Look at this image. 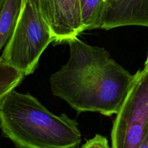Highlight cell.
Instances as JSON below:
<instances>
[{"label":"cell","mask_w":148,"mask_h":148,"mask_svg":"<svg viewBox=\"0 0 148 148\" xmlns=\"http://www.w3.org/2000/svg\"><path fill=\"white\" fill-rule=\"evenodd\" d=\"M68 62L49 79L52 94L78 113L116 115L134 80L132 75L102 47L78 37L68 41Z\"/></svg>","instance_id":"cell-1"},{"label":"cell","mask_w":148,"mask_h":148,"mask_svg":"<svg viewBox=\"0 0 148 148\" xmlns=\"http://www.w3.org/2000/svg\"><path fill=\"white\" fill-rule=\"evenodd\" d=\"M0 129L18 148H79L82 142L76 121L15 90L0 104Z\"/></svg>","instance_id":"cell-2"},{"label":"cell","mask_w":148,"mask_h":148,"mask_svg":"<svg viewBox=\"0 0 148 148\" xmlns=\"http://www.w3.org/2000/svg\"><path fill=\"white\" fill-rule=\"evenodd\" d=\"M53 42L50 26L27 1L1 58L26 76L33 73L48 45Z\"/></svg>","instance_id":"cell-3"},{"label":"cell","mask_w":148,"mask_h":148,"mask_svg":"<svg viewBox=\"0 0 148 148\" xmlns=\"http://www.w3.org/2000/svg\"><path fill=\"white\" fill-rule=\"evenodd\" d=\"M148 126V71H138L111 131V148H138Z\"/></svg>","instance_id":"cell-4"},{"label":"cell","mask_w":148,"mask_h":148,"mask_svg":"<svg viewBox=\"0 0 148 148\" xmlns=\"http://www.w3.org/2000/svg\"><path fill=\"white\" fill-rule=\"evenodd\" d=\"M127 25L148 27V0H112L107 3L99 28Z\"/></svg>","instance_id":"cell-5"},{"label":"cell","mask_w":148,"mask_h":148,"mask_svg":"<svg viewBox=\"0 0 148 148\" xmlns=\"http://www.w3.org/2000/svg\"><path fill=\"white\" fill-rule=\"evenodd\" d=\"M53 42H67L82 32L80 0H52Z\"/></svg>","instance_id":"cell-6"},{"label":"cell","mask_w":148,"mask_h":148,"mask_svg":"<svg viewBox=\"0 0 148 148\" xmlns=\"http://www.w3.org/2000/svg\"><path fill=\"white\" fill-rule=\"evenodd\" d=\"M23 0H5L0 10V52L15 30Z\"/></svg>","instance_id":"cell-7"},{"label":"cell","mask_w":148,"mask_h":148,"mask_svg":"<svg viewBox=\"0 0 148 148\" xmlns=\"http://www.w3.org/2000/svg\"><path fill=\"white\" fill-rule=\"evenodd\" d=\"M108 0H80L83 31L100 28Z\"/></svg>","instance_id":"cell-8"},{"label":"cell","mask_w":148,"mask_h":148,"mask_svg":"<svg viewBox=\"0 0 148 148\" xmlns=\"http://www.w3.org/2000/svg\"><path fill=\"white\" fill-rule=\"evenodd\" d=\"M23 74L0 57V104L23 80Z\"/></svg>","instance_id":"cell-9"},{"label":"cell","mask_w":148,"mask_h":148,"mask_svg":"<svg viewBox=\"0 0 148 148\" xmlns=\"http://www.w3.org/2000/svg\"><path fill=\"white\" fill-rule=\"evenodd\" d=\"M37 12L43 18L45 22L50 26L52 24L53 8L52 0H27Z\"/></svg>","instance_id":"cell-10"},{"label":"cell","mask_w":148,"mask_h":148,"mask_svg":"<svg viewBox=\"0 0 148 148\" xmlns=\"http://www.w3.org/2000/svg\"><path fill=\"white\" fill-rule=\"evenodd\" d=\"M81 148H111V147L109 145L108 139L105 136L96 134L93 138L84 144Z\"/></svg>","instance_id":"cell-11"},{"label":"cell","mask_w":148,"mask_h":148,"mask_svg":"<svg viewBox=\"0 0 148 148\" xmlns=\"http://www.w3.org/2000/svg\"><path fill=\"white\" fill-rule=\"evenodd\" d=\"M138 148H148V126L145 136H144L143 139H142V142L138 147Z\"/></svg>","instance_id":"cell-12"},{"label":"cell","mask_w":148,"mask_h":148,"mask_svg":"<svg viewBox=\"0 0 148 148\" xmlns=\"http://www.w3.org/2000/svg\"><path fill=\"white\" fill-rule=\"evenodd\" d=\"M144 70H145L146 71H148V55H147V58L146 61H145V67H144Z\"/></svg>","instance_id":"cell-13"},{"label":"cell","mask_w":148,"mask_h":148,"mask_svg":"<svg viewBox=\"0 0 148 148\" xmlns=\"http://www.w3.org/2000/svg\"><path fill=\"white\" fill-rule=\"evenodd\" d=\"M4 2H5V0H0V10L2 9V5H3Z\"/></svg>","instance_id":"cell-14"},{"label":"cell","mask_w":148,"mask_h":148,"mask_svg":"<svg viewBox=\"0 0 148 148\" xmlns=\"http://www.w3.org/2000/svg\"><path fill=\"white\" fill-rule=\"evenodd\" d=\"M110 1H112V0H108V2H107V3H108V2H110ZM106 5H107V4H106Z\"/></svg>","instance_id":"cell-15"},{"label":"cell","mask_w":148,"mask_h":148,"mask_svg":"<svg viewBox=\"0 0 148 148\" xmlns=\"http://www.w3.org/2000/svg\"><path fill=\"white\" fill-rule=\"evenodd\" d=\"M107 2H108V1H107Z\"/></svg>","instance_id":"cell-16"}]
</instances>
